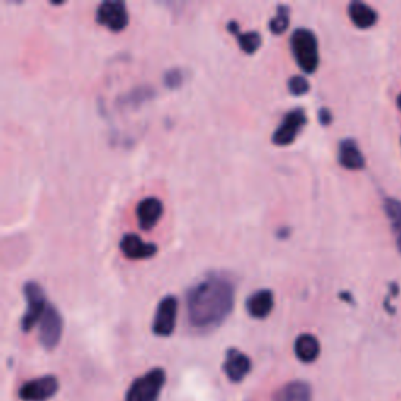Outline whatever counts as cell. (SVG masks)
<instances>
[{
  "label": "cell",
  "mask_w": 401,
  "mask_h": 401,
  "mask_svg": "<svg viewBox=\"0 0 401 401\" xmlns=\"http://www.w3.org/2000/svg\"><path fill=\"white\" fill-rule=\"evenodd\" d=\"M235 300L234 284L226 276L212 274L187 292V317L191 328L210 331L226 320Z\"/></svg>",
  "instance_id": "1"
},
{
  "label": "cell",
  "mask_w": 401,
  "mask_h": 401,
  "mask_svg": "<svg viewBox=\"0 0 401 401\" xmlns=\"http://www.w3.org/2000/svg\"><path fill=\"white\" fill-rule=\"evenodd\" d=\"M290 47L296 64L304 72L312 74L317 71L320 55H318V41L314 32L304 27L296 28L290 36Z\"/></svg>",
  "instance_id": "2"
},
{
  "label": "cell",
  "mask_w": 401,
  "mask_h": 401,
  "mask_svg": "<svg viewBox=\"0 0 401 401\" xmlns=\"http://www.w3.org/2000/svg\"><path fill=\"white\" fill-rule=\"evenodd\" d=\"M166 371L162 367L151 368L143 376L137 378L125 392L124 401H159L165 388Z\"/></svg>",
  "instance_id": "3"
},
{
  "label": "cell",
  "mask_w": 401,
  "mask_h": 401,
  "mask_svg": "<svg viewBox=\"0 0 401 401\" xmlns=\"http://www.w3.org/2000/svg\"><path fill=\"white\" fill-rule=\"evenodd\" d=\"M24 295L27 300V310L24 317L21 320V329L24 332L32 331L36 323L41 320V317L44 315L47 307V301H46V295H44L43 287L35 281H28L24 284Z\"/></svg>",
  "instance_id": "4"
},
{
  "label": "cell",
  "mask_w": 401,
  "mask_h": 401,
  "mask_svg": "<svg viewBox=\"0 0 401 401\" xmlns=\"http://www.w3.org/2000/svg\"><path fill=\"white\" fill-rule=\"evenodd\" d=\"M58 389H60L58 378L46 375L22 384L18 395L22 401H47L57 395Z\"/></svg>",
  "instance_id": "5"
},
{
  "label": "cell",
  "mask_w": 401,
  "mask_h": 401,
  "mask_svg": "<svg viewBox=\"0 0 401 401\" xmlns=\"http://www.w3.org/2000/svg\"><path fill=\"white\" fill-rule=\"evenodd\" d=\"M96 22L111 32H121L129 22L128 9L120 0H106L96 9Z\"/></svg>",
  "instance_id": "6"
},
{
  "label": "cell",
  "mask_w": 401,
  "mask_h": 401,
  "mask_svg": "<svg viewBox=\"0 0 401 401\" xmlns=\"http://www.w3.org/2000/svg\"><path fill=\"white\" fill-rule=\"evenodd\" d=\"M63 318L54 304H47L46 312L40 320V344L46 350H54L62 339Z\"/></svg>",
  "instance_id": "7"
},
{
  "label": "cell",
  "mask_w": 401,
  "mask_h": 401,
  "mask_svg": "<svg viewBox=\"0 0 401 401\" xmlns=\"http://www.w3.org/2000/svg\"><path fill=\"white\" fill-rule=\"evenodd\" d=\"M177 306H179V303L173 295H168L160 300L152 320V332L155 336L168 337L173 334L176 328Z\"/></svg>",
  "instance_id": "8"
},
{
  "label": "cell",
  "mask_w": 401,
  "mask_h": 401,
  "mask_svg": "<svg viewBox=\"0 0 401 401\" xmlns=\"http://www.w3.org/2000/svg\"><path fill=\"white\" fill-rule=\"evenodd\" d=\"M306 111L304 108H293L290 111H287L286 116L282 118V121L279 124V128L274 130L273 133V143L278 146H287L295 141L296 135H298L300 130L303 129V125L306 124Z\"/></svg>",
  "instance_id": "9"
},
{
  "label": "cell",
  "mask_w": 401,
  "mask_h": 401,
  "mask_svg": "<svg viewBox=\"0 0 401 401\" xmlns=\"http://www.w3.org/2000/svg\"><path fill=\"white\" fill-rule=\"evenodd\" d=\"M251 359L243 351L237 348H229L226 351V359L222 363V371L232 383H242L251 371Z\"/></svg>",
  "instance_id": "10"
},
{
  "label": "cell",
  "mask_w": 401,
  "mask_h": 401,
  "mask_svg": "<svg viewBox=\"0 0 401 401\" xmlns=\"http://www.w3.org/2000/svg\"><path fill=\"white\" fill-rule=\"evenodd\" d=\"M120 248L123 254L132 259V261H141V259H149L155 256L157 247L154 243H146L143 239H140L137 234H125L120 242Z\"/></svg>",
  "instance_id": "11"
},
{
  "label": "cell",
  "mask_w": 401,
  "mask_h": 401,
  "mask_svg": "<svg viewBox=\"0 0 401 401\" xmlns=\"http://www.w3.org/2000/svg\"><path fill=\"white\" fill-rule=\"evenodd\" d=\"M163 213V204L159 198H145L141 199L137 205V218L140 222V227L145 229H152L157 221L160 220Z\"/></svg>",
  "instance_id": "12"
},
{
  "label": "cell",
  "mask_w": 401,
  "mask_h": 401,
  "mask_svg": "<svg viewBox=\"0 0 401 401\" xmlns=\"http://www.w3.org/2000/svg\"><path fill=\"white\" fill-rule=\"evenodd\" d=\"M339 163L346 169H362L366 166V159L361 152L358 143L353 138H345L339 145Z\"/></svg>",
  "instance_id": "13"
},
{
  "label": "cell",
  "mask_w": 401,
  "mask_h": 401,
  "mask_svg": "<svg viewBox=\"0 0 401 401\" xmlns=\"http://www.w3.org/2000/svg\"><path fill=\"white\" fill-rule=\"evenodd\" d=\"M273 401H312V385L307 381H290L279 388Z\"/></svg>",
  "instance_id": "14"
},
{
  "label": "cell",
  "mask_w": 401,
  "mask_h": 401,
  "mask_svg": "<svg viewBox=\"0 0 401 401\" xmlns=\"http://www.w3.org/2000/svg\"><path fill=\"white\" fill-rule=\"evenodd\" d=\"M274 306V295L269 288H261L252 293L247 301V310L252 318H265L270 315Z\"/></svg>",
  "instance_id": "15"
},
{
  "label": "cell",
  "mask_w": 401,
  "mask_h": 401,
  "mask_svg": "<svg viewBox=\"0 0 401 401\" xmlns=\"http://www.w3.org/2000/svg\"><path fill=\"white\" fill-rule=\"evenodd\" d=\"M293 348H295L296 358L304 363L315 362L322 351L320 341H318V339L314 336V334H309V332L300 334V336L295 340Z\"/></svg>",
  "instance_id": "16"
},
{
  "label": "cell",
  "mask_w": 401,
  "mask_h": 401,
  "mask_svg": "<svg viewBox=\"0 0 401 401\" xmlns=\"http://www.w3.org/2000/svg\"><path fill=\"white\" fill-rule=\"evenodd\" d=\"M348 16L353 21V24L358 28H370L376 24L378 13L368 4L362 0H353L348 5Z\"/></svg>",
  "instance_id": "17"
},
{
  "label": "cell",
  "mask_w": 401,
  "mask_h": 401,
  "mask_svg": "<svg viewBox=\"0 0 401 401\" xmlns=\"http://www.w3.org/2000/svg\"><path fill=\"white\" fill-rule=\"evenodd\" d=\"M227 30L234 33L237 36V41H239L242 50L244 54H254V52L261 47L262 38L257 32H242L239 24L235 21L227 22Z\"/></svg>",
  "instance_id": "18"
},
{
  "label": "cell",
  "mask_w": 401,
  "mask_h": 401,
  "mask_svg": "<svg viewBox=\"0 0 401 401\" xmlns=\"http://www.w3.org/2000/svg\"><path fill=\"white\" fill-rule=\"evenodd\" d=\"M288 21H290V9L288 5L279 4L276 6V14L270 21V32L274 35H281L287 30Z\"/></svg>",
  "instance_id": "19"
},
{
  "label": "cell",
  "mask_w": 401,
  "mask_h": 401,
  "mask_svg": "<svg viewBox=\"0 0 401 401\" xmlns=\"http://www.w3.org/2000/svg\"><path fill=\"white\" fill-rule=\"evenodd\" d=\"M384 212L388 215L393 229H401V200L397 198H388L384 200Z\"/></svg>",
  "instance_id": "20"
},
{
  "label": "cell",
  "mask_w": 401,
  "mask_h": 401,
  "mask_svg": "<svg viewBox=\"0 0 401 401\" xmlns=\"http://www.w3.org/2000/svg\"><path fill=\"white\" fill-rule=\"evenodd\" d=\"M288 91L293 96H303L309 91V80L304 76H293L288 79Z\"/></svg>",
  "instance_id": "21"
},
{
  "label": "cell",
  "mask_w": 401,
  "mask_h": 401,
  "mask_svg": "<svg viewBox=\"0 0 401 401\" xmlns=\"http://www.w3.org/2000/svg\"><path fill=\"white\" fill-rule=\"evenodd\" d=\"M185 79V72L181 68H173L165 72V85L169 88V90H174V88H179L182 85V81Z\"/></svg>",
  "instance_id": "22"
},
{
  "label": "cell",
  "mask_w": 401,
  "mask_h": 401,
  "mask_svg": "<svg viewBox=\"0 0 401 401\" xmlns=\"http://www.w3.org/2000/svg\"><path fill=\"white\" fill-rule=\"evenodd\" d=\"M318 121H320L323 125H329L332 123V113L329 108H320L318 110Z\"/></svg>",
  "instance_id": "23"
},
{
  "label": "cell",
  "mask_w": 401,
  "mask_h": 401,
  "mask_svg": "<svg viewBox=\"0 0 401 401\" xmlns=\"http://www.w3.org/2000/svg\"><path fill=\"white\" fill-rule=\"evenodd\" d=\"M397 248H398V251H400V254H401V232H400V235H398V239H397Z\"/></svg>",
  "instance_id": "24"
},
{
  "label": "cell",
  "mask_w": 401,
  "mask_h": 401,
  "mask_svg": "<svg viewBox=\"0 0 401 401\" xmlns=\"http://www.w3.org/2000/svg\"><path fill=\"white\" fill-rule=\"evenodd\" d=\"M397 103H398V108L401 110V93L398 94V98H397Z\"/></svg>",
  "instance_id": "25"
}]
</instances>
